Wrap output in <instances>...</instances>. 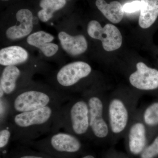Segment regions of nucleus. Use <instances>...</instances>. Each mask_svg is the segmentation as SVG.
I'll return each mask as SVG.
<instances>
[{"mask_svg":"<svg viewBox=\"0 0 158 158\" xmlns=\"http://www.w3.org/2000/svg\"><path fill=\"white\" fill-rule=\"evenodd\" d=\"M146 141V130L144 125L141 123L133 125L129 134V145L131 152L138 155L142 152Z\"/></svg>","mask_w":158,"mask_h":158,"instance_id":"4468645a","label":"nucleus"},{"mask_svg":"<svg viewBox=\"0 0 158 158\" xmlns=\"http://www.w3.org/2000/svg\"><path fill=\"white\" fill-rule=\"evenodd\" d=\"M137 70L131 75V85L141 90H152L158 88V70L150 68L144 63L139 62L136 65Z\"/></svg>","mask_w":158,"mask_h":158,"instance_id":"1a4fd4ad","label":"nucleus"},{"mask_svg":"<svg viewBox=\"0 0 158 158\" xmlns=\"http://www.w3.org/2000/svg\"><path fill=\"white\" fill-rule=\"evenodd\" d=\"M139 26L147 29L152 25L158 16V0H141Z\"/></svg>","mask_w":158,"mask_h":158,"instance_id":"2eb2a0df","label":"nucleus"},{"mask_svg":"<svg viewBox=\"0 0 158 158\" xmlns=\"http://www.w3.org/2000/svg\"><path fill=\"white\" fill-rule=\"evenodd\" d=\"M61 129L79 138L90 131L87 101L70 98L62 104L56 121L55 132Z\"/></svg>","mask_w":158,"mask_h":158,"instance_id":"7ed1b4c3","label":"nucleus"},{"mask_svg":"<svg viewBox=\"0 0 158 158\" xmlns=\"http://www.w3.org/2000/svg\"><path fill=\"white\" fill-rule=\"evenodd\" d=\"M28 58L27 51L19 46H10L0 50V64L5 67L23 64Z\"/></svg>","mask_w":158,"mask_h":158,"instance_id":"ddd939ff","label":"nucleus"},{"mask_svg":"<svg viewBox=\"0 0 158 158\" xmlns=\"http://www.w3.org/2000/svg\"><path fill=\"white\" fill-rule=\"evenodd\" d=\"M66 4V0H40L39 5L42 9L38 11L37 16L42 22H47L56 11L64 8Z\"/></svg>","mask_w":158,"mask_h":158,"instance_id":"f3484780","label":"nucleus"},{"mask_svg":"<svg viewBox=\"0 0 158 158\" xmlns=\"http://www.w3.org/2000/svg\"><path fill=\"white\" fill-rule=\"evenodd\" d=\"M69 98L68 94L59 90L30 84L8 99L10 116L17 113L63 103Z\"/></svg>","mask_w":158,"mask_h":158,"instance_id":"f03ea898","label":"nucleus"},{"mask_svg":"<svg viewBox=\"0 0 158 158\" xmlns=\"http://www.w3.org/2000/svg\"><path fill=\"white\" fill-rule=\"evenodd\" d=\"M55 37L52 34L44 31H38L29 35L27 43L29 45L39 49L46 44L52 42Z\"/></svg>","mask_w":158,"mask_h":158,"instance_id":"6ab92c4d","label":"nucleus"},{"mask_svg":"<svg viewBox=\"0 0 158 158\" xmlns=\"http://www.w3.org/2000/svg\"><path fill=\"white\" fill-rule=\"evenodd\" d=\"M87 102L89 107L90 131L96 138H106L109 133V128L103 117L102 102L96 95L89 97Z\"/></svg>","mask_w":158,"mask_h":158,"instance_id":"6e6552de","label":"nucleus"},{"mask_svg":"<svg viewBox=\"0 0 158 158\" xmlns=\"http://www.w3.org/2000/svg\"><path fill=\"white\" fill-rule=\"evenodd\" d=\"M144 119L148 125L158 124V102L154 103L147 108L144 113Z\"/></svg>","mask_w":158,"mask_h":158,"instance_id":"412c9836","label":"nucleus"},{"mask_svg":"<svg viewBox=\"0 0 158 158\" xmlns=\"http://www.w3.org/2000/svg\"><path fill=\"white\" fill-rule=\"evenodd\" d=\"M158 154V136L153 143L143 151L141 158H153Z\"/></svg>","mask_w":158,"mask_h":158,"instance_id":"4be33fe9","label":"nucleus"},{"mask_svg":"<svg viewBox=\"0 0 158 158\" xmlns=\"http://www.w3.org/2000/svg\"><path fill=\"white\" fill-rule=\"evenodd\" d=\"M87 32L91 38L101 40L103 48L107 52L118 49L122 44L121 33L111 24H107L102 27L97 21L91 20L88 23Z\"/></svg>","mask_w":158,"mask_h":158,"instance_id":"0eeeda50","label":"nucleus"},{"mask_svg":"<svg viewBox=\"0 0 158 158\" xmlns=\"http://www.w3.org/2000/svg\"><path fill=\"white\" fill-rule=\"evenodd\" d=\"M109 113L112 131L115 134L121 133L128 121V113L124 104L118 99L112 100L109 105Z\"/></svg>","mask_w":158,"mask_h":158,"instance_id":"9b49d317","label":"nucleus"},{"mask_svg":"<svg viewBox=\"0 0 158 158\" xmlns=\"http://www.w3.org/2000/svg\"><path fill=\"white\" fill-rule=\"evenodd\" d=\"M2 1H4V2H7V1H9V0H1Z\"/></svg>","mask_w":158,"mask_h":158,"instance_id":"a878e982","label":"nucleus"},{"mask_svg":"<svg viewBox=\"0 0 158 158\" xmlns=\"http://www.w3.org/2000/svg\"><path fill=\"white\" fill-rule=\"evenodd\" d=\"M15 16L17 23L6 30V37L10 40H17L28 37L34 28V16L29 9H20Z\"/></svg>","mask_w":158,"mask_h":158,"instance_id":"9d476101","label":"nucleus"},{"mask_svg":"<svg viewBox=\"0 0 158 158\" xmlns=\"http://www.w3.org/2000/svg\"><path fill=\"white\" fill-rule=\"evenodd\" d=\"M63 103L10 116L8 121L13 128V141L25 144L41 136L55 132L57 117Z\"/></svg>","mask_w":158,"mask_h":158,"instance_id":"f257e3e1","label":"nucleus"},{"mask_svg":"<svg viewBox=\"0 0 158 158\" xmlns=\"http://www.w3.org/2000/svg\"><path fill=\"white\" fill-rule=\"evenodd\" d=\"M81 158H95L94 156H93L91 155H87L84 156L82 157Z\"/></svg>","mask_w":158,"mask_h":158,"instance_id":"393cba45","label":"nucleus"},{"mask_svg":"<svg viewBox=\"0 0 158 158\" xmlns=\"http://www.w3.org/2000/svg\"><path fill=\"white\" fill-rule=\"evenodd\" d=\"M141 7V2L135 1L132 2L126 3L123 6L124 12L131 13L140 10Z\"/></svg>","mask_w":158,"mask_h":158,"instance_id":"b1692460","label":"nucleus"},{"mask_svg":"<svg viewBox=\"0 0 158 158\" xmlns=\"http://www.w3.org/2000/svg\"><path fill=\"white\" fill-rule=\"evenodd\" d=\"M91 71V66L83 61H76L63 65L54 77L57 90L62 92L72 89L81 80L89 76Z\"/></svg>","mask_w":158,"mask_h":158,"instance_id":"423d86ee","label":"nucleus"},{"mask_svg":"<svg viewBox=\"0 0 158 158\" xmlns=\"http://www.w3.org/2000/svg\"><path fill=\"white\" fill-rule=\"evenodd\" d=\"M13 130L9 121L1 124L0 128V150L1 156L5 158L8 154L7 149L11 141H13Z\"/></svg>","mask_w":158,"mask_h":158,"instance_id":"a211bd4d","label":"nucleus"},{"mask_svg":"<svg viewBox=\"0 0 158 158\" xmlns=\"http://www.w3.org/2000/svg\"><path fill=\"white\" fill-rule=\"evenodd\" d=\"M58 37L62 49L70 56H79L85 52L88 48V42L83 35L72 36L61 31Z\"/></svg>","mask_w":158,"mask_h":158,"instance_id":"f8f14e48","label":"nucleus"},{"mask_svg":"<svg viewBox=\"0 0 158 158\" xmlns=\"http://www.w3.org/2000/svg\"><path fill=\"white\" fill-rule=\"evenodd\" d=\"M95 4L105 17L113 23H118L123 18L124 11L119 2L113 1L108 4L104 0H97Z\"/></svg>","mask_w":158,"mask_h":158,"instance_id":"dca6fc26","label":"nucleus"},{"mask_svg":"<svg viewBox=\"0 0 158 158\" xmlns=\"http://www.w3.org/2000/svg\"><path fill=\"white\" fill-rule=\"evenodd\" d=\"M32 72L21 70L16 65L5 66L0 77V98L9 99L28 85Z\"/></svg>","mask_w":158,"mask_h":158,"instance_id":"39448f33","label":"nucleus"},{"mask_svg":"<svg viewBox=\"0 0 158 158\" xmlns=\"http://www.w3.org/2000/svg\"><path fill=\"white\" fill-rule=\"evenodd\" d=\"M24 145L55 158H74L80 152L81 142L77 136L65 131L52 133Z\"/></svg>","mask_w":158,"mask_h":158,"instance_id":"20e7f679","label":"nucleus"},{"mask_svg":"<svg viewBox=\"0 0 158 158\" xmlns=\"http://www.w3.org/2000/svg\"></svg>","mask_w":158,"mask_h":158,"instance_id":"bb28decb","label":"nucleus"},{"mask_svg":"<svg viewBox=\"0 0 158 158\" xmlns=\"http://www.w3.org/2000/svg\"><path fill=\"white\" fill-rule=\"evenodd\" d=\"M59 46L54 43L46 44L39 49L46 57H51L55 56L59 50Z\"/></svg>","mask_w":158,"mask_h":158,"instance_id":"5701e85b","label":"nucleus"},{"mask_svg":"<svg viewBox=\"0 0 158 158\" xmlns=\"http://www.w3.org/2000/svg\"><path fill=\"white\" fill-rule=\"evenodd\" d=\"M35 150V149H34ZM5 158H55L45 153L22 148L12 151Z\"/></svg>","mask_w":158,"mask_h":158,"instance_id":"aec40b11","label":"nucleus"}]
</instances>
